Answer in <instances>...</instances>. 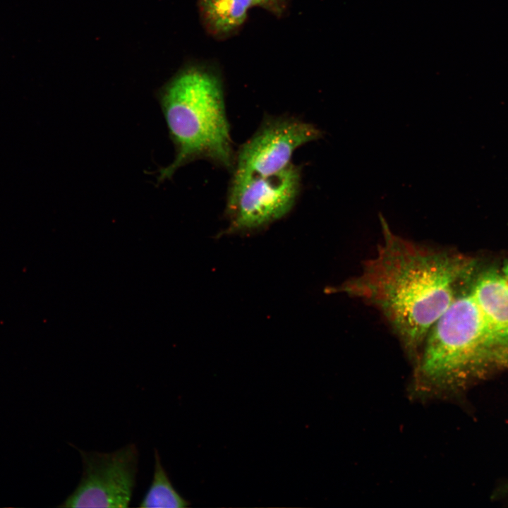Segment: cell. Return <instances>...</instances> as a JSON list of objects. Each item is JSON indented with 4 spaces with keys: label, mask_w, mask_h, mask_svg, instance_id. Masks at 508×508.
Listing matches in <instances>:
<instances>
[{
    "label": "cell",
    "mask_w": 508,
    "mask_h": 508,
    "mask_svg": "<svg viewBox=\"0 0 508 508\" xmlns=\"http://www.w3.org/2000/svg\"><path fill=\"white\" fill-rule=\"evenodd\" d=\"M301 188V169L291 163L265 176H232L229 188L224 234L258 231L283 218L294 207Z\"/></svg>",
    "instance_id": "277c9868"
},
{
    "label": "cell",
    "mask_w": 508,
    "mask_h": 508,
    "mask_svg": "<svg viewBox=\"0 0 508 508\" xmlns=\"http://www.w3.org/2000/svg\"><path fill=\"white\" fill-rule=\"evenodd\" d=\"M253 0H200L199 8L207 29L215 35H225L245 21Z\"/></svg>",
    "instance_id": "ba28073f"
},
{
    "label": "cell",
    "mask_w": 508,
    "mask_h": 508,
    "mask_svg": "<svg viewBox=\"0 0 508 508\" xmlns=\"http://www.w3.org/2000/svg\"><path fill=\"white\" fill-rule=\"evenodd\" d=\"M472 296L492 333L508 349V279L501 270H488L469 287Z\"/></svg>",
    "instance_id": "52a82bcc"
},
{
    "label": "cell",
    "mask_w": 508,
    "mask_h": 508,
    "mask_svg": "<svg viewBox=\"0 0 508 508\" xmlns=\"http://www.w3.org/2000/svg\"><path fill=\"white\" fill-rule=\"evenodd\" d=\"M382 240L361 272L327 293L360 299L378 310L401 344L417 358L436 320L475 267L472 260L394 234L380 214Z\"/></svg>",
    "instance_id": "6da1fadb"
},
{
    "label": "cell",
    "mask_w": 508,
    "mask_h": 508,
    "mask_svg": "<svg viewBox=\"0 0 508 508\" xmlns=\"http://www.w3.org/2000/svg\"><path fill=\"white\" fill-rule=\"evenodd\" d=\"M500 361H508V349L489 329L470 289L463 286L428 332L416 375L420 386L435 391L483 365Z\"/></svg>",
    "instance_id": "3957f363"
},
{
    "label": "cell",
    "mask_w": 508,
    "mask_h": 508,
    "mask_svg": "<svg viewBox=\"0 0 508 508\" xmlns=\"http://www.w3.org/2000/svg\"><path fill=\"white\" fill-rule=\"evenodd\" d=\"M323 132L315 125L293 116H270L236 153L234 177L265 176L277 173L291 163L302 145L320 139Z\"/></svg>",
    "instance_id": "8992f818"
},
{
    "label": "cell",
    "mask_w": 508,
    "mask_h": 508,
    "mask_svg": "<svg viewBox=\"0 0 508 508\" xmlns=\"http://www.w3.org/2000/svg\"><path fill=\"white\" fill-rule=\"evenodd\" d=\"M154 473L151 484L140 502L143 508H184L190 506V502L185 500L174 488L168 474L163 467L158 451L155 449Z\"/></svg>",
    "instance_id": "9c48e42d"
},
{
    "label": "cell",
    "mask_w": 508,
    "mask_h": 508,
    "mask_svg": "<svg viewBox=\"0 0 508 508\" xmlns=\"http://www.w3.org/2000/svg\"><path fill=\"white\" fill-rule=\"evenodd\" d=\"M83 473L61 507H128L136 484L138 450L134 443L111 452L84 451Z\"/></svg>",
    "instance_id": "5b68a950"
},
{
    "label": "cell",
    "mask_w": 508,
    "mask_h": 508,
    "mask_svg": "<svg viewBox=\"0 0 508 508\" xmlns=\"http://www.w3.org/2000/svg\"><path fill=\"white\" fill-rule=\"evenodd\" d=\"M157 97L175 148L174 160L159 170V182L199 159L233 170L236 153L217 74L196 66L185 67L160 87Z\"/></svg>",
    "instance_id": "7a4b0ae2"
},
{
    "label": "cell",
    "mask_w": 508,
    "mask_h": 508,
    "mask_svg": "<svg viewBox=\"0 0 508 508\" xmlns=\"http://www.w3.org/2000/svg\"><path fill=\"white\" fill-rule=\"evenodd\" d=\"M282 0H253L254 6H258L272 10H277Z\"/></svg>",
    "instance_id": "30bf717a"
}]
</instances>
